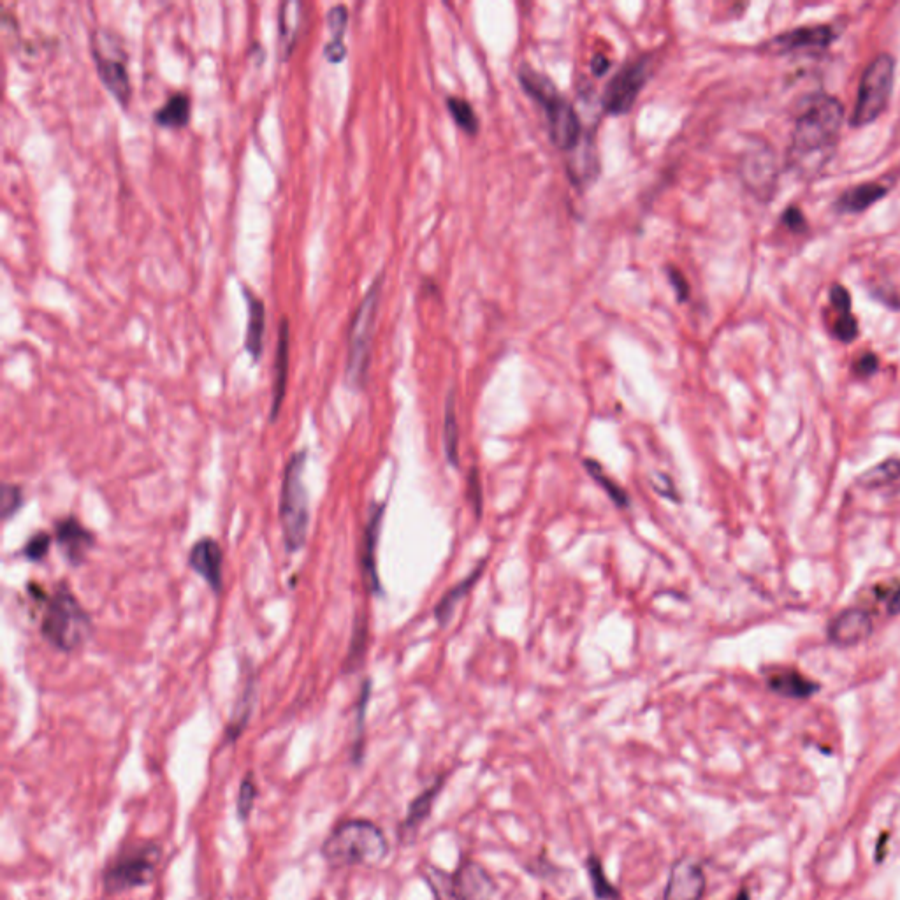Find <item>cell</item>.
<instances>
[{"mask_svg": "<svg viewBox=\"0 0 900 900\" xmlns=\"http://www.w3.org/2000/svg\"><path fill=\"white\" fill-rule=\"evenodd\" d=\"M421 876L428 883L429 890L433 893V899L461 900L458 892H456L452 872L443 871V869L433 864H424L422 865Z\"/></svg>", "mask_w": 900, "mask_h": 900, "instance_id": "cell-27", "label": "cell"}, {"mask_svg": "<svg viewBox=\"0 0 900 900\" xmlns=\"http://www.w3.org/2000/svg\"><path fill=\"white\" fill-rule=\"evenodd\" d=\"M770 690L786 698H809L818 693L820 686L795 670H783L769 677Z\"/></svg>", "mask_w": 900, "mask_h": 900, "instance_id": "cell-23", "label": "cell"}, {"mask_svg": "<svg viewBox=\"0 0 900 900\" xmlns=\"http://www.w3.org/2000/svg\"><path fill=\"white\" fill-rule=\"evenodd\" d=\"M876 368H878V359L872 354H867L857 363V371L860 375H872Z\"/></svg>", "mask_w": 900, "mask_h": 900, "instance_id": "cell-43", "label": "cell"}, {"mask_svg": "<svg viewBox=\"0 0 900 900\" xmlns=\"http://www.w3.org/2000/svg\"><path fill=\"white\" fill-rule=\"evenodd\" d=\"M705 888L707 878L700 862L690 857L677 858L668 872L663 900H702Z\"/></svg>", "mask_w": 900, "mask_h": 900, "instance_id": "cell-11", "label": "cell"}, {"mask_svg": "<svg viewBox=\"0 0 900 900\" xmlns=\"http://www.w3.org/2000/svg\"><path fill=\"white\" fill-rule=\"evenodd\" d=\"M22 505V489L18 486H13V484H4V487H2V507H0L4 519L15 516L16 512L22 509Z\"/></svg>", "mask_w": 900, "mask_h": 900, "instance_id": "cell-36", "label": "cell"}, {"mask_svg": "<svg viewBox=\"0 0 900 900\" xmlns=\"http://www.w3.org/2000/svg\"><path fill=\"white\" fill-rule=\"evenodd\" d=\"M609 67L610 62L609 60L605 59L603 55H596L595 59H593V62H591V71H593V74H595V76H602V74L607 73V71H609Z\"/></svg>", "mask_w": 900, "mask_h": 900, "instance_id": "cell-44", "label": "cell"}, {"mask_svg": "<svg viewBox=\"0 0 900 900\" xmlns=\"http://www.w3.org/2000/svg\"><path fill=\"white\" fill-rule=\"evenodd\" d=\"M832 39L834 34L828 27H804L777 37L774 44L781 46L783 50H800V48H823L832 43Z\"/></svg>", "mask_w": 900, "mask_h": 900, "instance_id": "cell-25", "label": "cell"}, {"mask_svg": "<svg viewBox=\"0 0 900 900\" xmlns=\"http://www.w3.org/2000/svg\"><path fill=\"white\" fill-rule=\"evenodd\" d=\"M858 333L857 320L851 317V313H841V317L837 320V326H835V334H837V338L841 340V342L850 343L855 340V336Z\"/></svg>", "mask_w": 900, "mask_h": 900, "instance_id": "cell-38", "label": "cell"}, {"mask_svg": "<svg viewBox=\"0 0 900 900\" xmlns=\"http://www.w3.org/2000/svg\"><path fill=\"white\" fill-rule=\"evenodd\" d=\"M734 900H749V893L746 890H742V892L737 893V897Z\"/></svg>", "mask_w": 900, "mask_h": 900, "instance_id": "cell-48", "label": "cell"}, {"mask_svg": "<svg viewBox=\"0 0 900 900\" xmlns=\"http://www.w3.org/2000/svg\"><path fill=\"white\" fill-rule=\"evenodd\" d=\"M784 218H786V222H788L790 227H800V225L804 224V218H802V215H800L797 210L788 211V213L784 215Z\"/></svg>", "mask_w": 900, "mask_h": 900, "instance_id": "cell-47", "label": "cell"}, {"mask_svg": "<svg viewBox=\"0 0 900 900\" xmlns=\"http://www.w3.org/2000/svg\"><path fill=\"white\" fill-rule=\"evenodd\" d=\"M92 59L102 85L117 99L122 108H129L132 97L129 57L122 39L108 29H97L92 34Z\"/></svg>", "mask_w": 900, "mask_h": 900, "instance_id": "cell-7", "label": "cell"}, {"mask_svg": "<svg viewBox=\"0 0 900 900\" xmlns=\"http://www.w3.org/2000/svg\"><path fill=\"white\" fill-rule=\"evenodd\" d=\"M364 640H366V630H364V626H359L356 630V635H354V640H352V649H350L349 653V661H347V665L345 668L347 670H356V660L357 658H361V654L364 651Z\"/></svg>", "mask_w": 900, "mask_h": 900, "instance_id": "cell-40", "label": "cell"}, {"mask_svg": "<svg viewBox=\"0 0 900 900\" xmlns=\"http://www.w3.org/2000/svg\"><path fill=\"white\" fill-rule=\"evenodd\" d=\"M472 477H473V484H472V482H470V487H473V491H475V493H473L472 500H473V503H475V512H477V516H479V514H480V489H479V480H477V473L473 472Z\"/></svg>", "mask_w": 900, "mask_h": 900, "instance_id": "cell-45", "label": "cell"}, {"mask_svg": "<svg viewBox=\"0 0 900 900\" xmlns=\"http://www.w3.org/2000/svg\"><path fill=\"white\" fill-rule=\"evenodd\" d=\"M874 632L869 612L862 609L842 610L828 625V640L839 647H853L862 644Z\"/></svg>", "mask_w": 900, "mask_h": 900, "instance_id": "cell-14", "label": "cell"}, {"mask_svg": "<svg viewBox=\"0 0 900 900\" xmlns=\"http://www.w3.org/2000/svg\"><path fill=\"white\" fill-rule=\"evenodd\" d=\"M41 633L51 646L62 653H73L87 642L92 621L87 610L67 586H59L48 598L41 621Z\"/></svg>", "mask_w": 900, "mask_h": 900, "instance_id": "cell-4", "label": "cell"}, {"mask_svg": "<svg viewBox=\"0 0 900 900\" xmlns=\"http://www.w3.org/2000/svg\"><path fill=\"white\" fill-rule=\"evenodd\" d=\"M349 25V9L345 6H333L327 11V27L331 32V41L324 46V57L331 64H340L347 57V44L343 37Z\"/></svg>", "mask_w": 900, "mask_h": 900, "instance_id": "cell-22", "label": "cell"}, {"mask_svg": "<svg viewBox=\"0 0 900 900\" xmlns=\"http://www.w3.org/2000/svg\"><path fill=\"white\" fill-rule=\"evenodd\" d=\"M742 180L749 189L765 196L772 190L776 183V166L769 152H763L762 148L753 150L744 155L741 166Z\"/></svg>", "mask_w": 900, "mask_h": 900, "instance_id": "cell-16", "label": "cell"}, {"mask_svg": "<svg viewBox=\"0 0 900 900\" xmlns=\"http://www.w3.org/2000/svg\"><path fill=\"white\" fill-rule=\"evenodd\" d=\"M289 320H280L278 326V343H276L275 384H273V403H271V421H276L280 408L284 405L289 377Z\"/></svg>", "mask_w": 900, "mask_h": 900, "instance_id": "cell-18", "label": "cell"}, {"mask_svg": "<svg viewBox=\"0 0 900 900\" xmlns=\"http://www.w3.org/2000/svg\"><path fill=\"white\" fill-rule=\"evenodd\" d=\"M480 574H482V567L477 568L468 579L459 582L456 588L450 589L449 593L443 596L442 602L438 603V607H436L435 610V616L436 619L440 621V625H445V623L449 621V617L452 616V612L456 609V605H458V602H461V598H465L466 593L473 588V584L477 582Z\"/></svg>", "mask_w": 900, "mask_h": 900, "instance_id": "cell-32", "label": "cell"}, {"mask_svg": "<svg viewBox=\"0 0 900 900\" xmlns=\"http://www.w3.org/2000/svg\"><path fill=\"white\" fill-rule=\"evenodd\" d=\"M830 298H832V303H834L835 308H837L839 312H850V294H848V291H846L844 287H841V285H835L834 289H832V294H830Z\"/></svg>", "mask_w": 900, "mask_h": 900, "instance_id": "cell-42", "label": "cell"}, {"mask_svg": "<svg viewBox=\"0 0 900 900\" xmlns=\"http://www.w3.org/2000/svg\"><path fill=\"white\" fill-rule=\"evenodd\" d=\"M447 108H449L450 115L454 118V122L458 124L459 129H463L470 136L477 134V131H479V118L475 115L470 102L465 101V99H459V97H449Z\"/></svg>", "mask_w": 900, "mask_h": 900, "instance_id": "cell-33", "label": "cell"}, {"mask_svg": "<svg viewBox=\"0 0 900 900\" xmlns=\"http://www.w3.org/2000/svg\"><path fill=\"white\" fill-rule=\"evenodd\" d=\"M885 194V187L876 185V183H865V185H860V187H855L850 192L842 194L839 199V208L846 211H862L879 201Z\"/></svg>", "mask_w": 900, "mask_h": 900, "instance_id": "cell-30", "label": "cell"}, {"mask_svg": "<svg viewBox=\"0 0 900 900\" xmlns=\"http://www.w3.org/2000/svg\"><path fill=\"white\" fill-rule=\"evenodd\" d=\"M254 702L255 681H250V683L245 686L243 693H241L240 700H238V704L234 707L231 721H229V725L225 728L227 742H234L241 734H243V730H245V726L248 725L250 716H252V711H254Z\"/></svg>", "mask_w": 900, "mask_h": 900, "instance_id": "cell-26", "label": "cell"}, {"mask_svg": "<svg viewBox=\"0 0 900 900\" xmlns=\"http://www.w3.org/2000/svg\"><path fill=\"white\" fill-rule=\"evenodd\" d=\"M255 800H257V783H255L254 774L248 772L247 776L243 777V781H241L238 802H236L238 816H240L241 821H248L250 814L254 811Z\"/></svg>", "mask_w": 900, "mask_h": 900, "instance_id": "cell-35", "label": "cell"}, {"mask_svg": "<svg viewBox=\"0 0 900 900\" xmlns=\"http://www.w3.org/2000/svg\"><path fill=\"white\" fill-rule=\"evenodd\" d=\"M667 273L668 278H670V284L674 285L675 292H677V296H679V301H684V299L688 298V294H690V285L686 282L683 273L674 268L668 269Z\"/></svg>", "mask_w": 900, "mask_h": 900, "instance_id": "cell-41", "label": "cell"}, {"mask_svg": "<svg viewBox=\"0 0 900 900\" xmlns=\"http://www.w3.org/2000/svg\"><path fill=\"white\" fill-rule=\"evenodd\" d=\"M888 614H892V616H899L900 614V588L893 593L890 602H888Z\"/></svg>", "mask_w": 900, "mask_h": 900, "instance_id": "cell-46", "label": "cell"}, {"mask_svg": "<svg viewBox=\"0 0 900 900\" xmlns=\"http://www.w3.org/2000/svg\"><path fill=\"white\" fill-rule=\"evenodd\" d=\"M899 479L900 459L890 458L862 473L858 477V486L864 487V489H879V487L888 486Z\"/></svg>", "mask_w": 900, "mask_h": 900, "instance_id": "cell-28", "label": "cell"}, {"mask_svg": "<svg viewBox=\"0 0 900 900\" xmlns=\"http://www.w3.org/2000/svg\"><path fill=\"white\" fill-rule=\"evenodd\" d=\"M382 519H384V505H378V507H375V510L371 512L370 521H368V526H366V531H364V577H366L368 586H370L375 593L380 591L375 554H377L378 537H380Z\"/></svg>", "mask_w": 900, "mask_h": 900, "instance_id": "cell-21", "label": "cell"}, {"mask_svg": "<svg viewBox=\"0 0 900 900\" xmlns=\"http://www.w3.org/2000/svg\"><path fill=\"white\" fill-rule=\"evenodd\" d=\"M190 111H192V102L190 97L183 92H176L171 95L164 106H160L153 113V120L160 127H169V129H183L190 122Z\"/></svg>", "mask_w": 900, "mask_h": 900, "instance_id": "cell-24", "label": "cell"}, {"mask_svg": "<svg viewBox=\"0 0 900 900\" xmlns=\"http://www.w3.org/2000/svg\"><path fill=\"white\" fill-rule=\"evenodd\" d=\"M454 876V885L461 900H494L498 886L484 865L472 858L461 860Z\"/></svg>", "mask_w": 900, "mask_h": 900, "instance_id": "cell-13", "label": "cell"}, {"mask_svg": "<svg viewBox=\"0 0 900 900\" xmlns=\"http://www.w3.org/2000/svg\"><path fill=\"white\" fill-rule=\"evenodd\" d=\"M584 465L588 468L589 475L598 482V486H602L603 491L609 494L610 500L614 501L617 507H626V505L630 503L628 494H626L621 487L617 486L614 480L607 477V473L603 472L602 466L598 465L596 461L586 459Z\"/></svg>", "mask_w": 900, "mask_h": 900, "instance_id": "cell-34", "label": "cell"}, {"mask_svg": "<svg viewBox=\"0 0 900 900\" xmlns=\"http://www.w3.org/2000/svg\"><path fill=\"white\" fill-rule=\"evenodd\" d=\"M382 287H384V271L378 273L377 278L373 280V284L364 294L354 317L350 320L349 356H347V368H345V378H347L350 389H363L368 380L371 345H373V336H375V327H377Z\"/></svg>", "mask_w": 900, "mask_h": 900, "instance_id": "cell-5", "label": "cell"}, {"mask_svg": "<svg viewBox=\"0 0 900 900\" xmlns=\"http://www.w3.org/2000/svg\"><path fill=\"white\" fill-rule=\"evenodd\" d=\"M368 698H370V681H366L364 684L363 693H361V700H359V709H357V734H359V742L356 744V760L361 758V751H363V746H361V742H363V726H364V714H366V705H368Z\"/></svg>", "mask_w": 900, "mask_h": 900, "instance_id": "cell-39", "label": "cell"}, {"mask_svg": "<svg viewBox=\"0 0 900 900\" xmlns=\"http://www.w3.org/2000/svg\"><path fill=\"white\" fill-rule=\"evenodd\" d=\"M162 858L159 844H141L113 858L102 874L104 890L117 895L150 885Z\"/></svg>", "mask_w": 900, "mask_h": 900, "instance_id": "cell-8", "label": "cell"}, {"mask_svg": "<svg viewBox=\"0 0 900 900\" xmlns=\"http://www.w3.org/2000/svg\"><path fill=\"white\" fill-rule=\"evenodd\" d=\"M55 537H57V544L62 547L66 558L73 565H80L87 556V552L94 547L92 533L87 528H83L74 517H67L57 524Z\"/></svg>", "mask_w": 900, "mask_h": 900, "instance_id": "cell-17", "label": "cell"}, {"mask_svg": "<svg viewBox=\"0 0 900 900\" xmlns=\"http://www.w3.org/2000/svg\"><path fill=\"white\" fill-rule=\"evenodd\" d=\"M893 76H895V62L890 55H879L878 59L872 60L860 81L851 124L855 127H864L874 122L885 111L888 99L892 95Z\"/></svg>", "mask_w": 900, "mask_h": 900, "instance_id": "cell-9", "label": "cell"}, {"mask_svg": "<svg viewBox=\"0 0 900 900\" xmlns=\"http://www.w3.org/2000/svg\"><path fill=\"white\" fill-rule=\"evenodd\" d=\"M651 60L639 59L623 67L610 80L603 94V108L609 115H626L639 97L640 90L646 85L651 74Z\"/></svg>", "mask_w": 900, "mask_h": 900, "instance_id": "cell-10", "label": "cell"}, {"mask_svg": "<svg viewBox=\"0 0 900 900\" xmlns=\"http://www.w3.org/2000/svg\"><path fill=\"white\" fill-rule=\"evenodd\" d=\"M306 452H296L285 466L282 493H280V523L284 533L285 549L298 552L308 538L310 524V500L305 486Z\"/></svg>", "mask_w": 900, "mask_h": 900, "instance_id": "cell-6", "label": "cell"}, {"mask_svg": "<svg viewBox=\"0 0 900 900\" xmlns=\"http://www.w3.org/2000/svg\"><path fill=\"white\" fill-rule=\"evenodd\" d=\"M443 449L450 465H459V428L456 417V403L454 394L450 392L447 407H445V422H443Z\"/></svg>", "mask_w": 900, "mask_h": 900, "instance_id": "cell-31", "label": "cell"}, {"mask_svg": "<svg viewBox=\"0 0 900 900\" xmlns=\"http://www.w3.org/2000/svg\"><path fill=\"white\" fill-rule=\"evenodd\" d=\"M519 81L523 85L524 92L544 108L552 145L563 152L577 148L581 141L582 125L574 106L559 94L558 88L554 87V83L547 76L538 74L531 67H521Z\"/></svg>", "mask_w": 900, "mask_h": 900, "instance_id": "cell-3", "label": "cell"}, {"mask_svg": "<svg viewBox=\"0 0 900 900\" xmlns=\"http://www.w3.org/2000/svg\"><path fill=\"white\" fill-rule=\"evenodd\" d=\"M447 783V776L435 777L433 783L428 784L417 797H415L407 809L405 820L401 821L400 830H398V839L405 846H412L417 841V835L421 832V827L428 821L429 816L433 813L436 799L440 797Z\"/></svg>", "mask_w": 900, "mask_h": 900, "instance_id": "cell-12", "label": "cell"}, {"mask_svg": "<svg viewBox=\"0 0 900 900\" xmlns=\"http://www.w3.org/2000/svg\"><path fill=\"white\" fill-rule=\"evenodd\" d=\"M51 537L48 533H37L25 545V558L30 561H41L50 551Z\"/></svg>", "mask_w": 900, "mask_h": 900, "instance_id": "cell-37", "label": "cell"}, {"mask_svg": "<svg viewBox=\"0 0 900 900\" xmlns=\"http://www.w3.org/2000/svg\"><path fill=\"white\" fill-rule=\"evenodd\" d=\"M248 305L247 338L245 349L252 356L255 363L261 359L264 352V333H266V305L261 298H257L254 292L245 289Z\"/></svg>", "mask_w": 900, "mask_h": 900, "instance_id": "cell-19", "label": "cell"}, {"mask_svg": "<svg viewBox=\"0 0 900 900\" xmlns=\"http://www.w3.org/2000/svg\"><path fill=\"white\" fill-rule=\"evenodd\" d=\"M322 857L329 867L345 869L356 865H378L389 855L384 830L370 820L340 823L322 844Z\"/></svg>", "mask_w": 900, "mask_h": 900, "instance_id": "cell-2", "label": "cell"}, {"mask_svg": "<svg viewBox=\"0 0 900 900\" xmlns=\"http://www.w3.org/2000/svg\"><path fill=\"white\" fill-rule=\"evenodd\" d=\"M301 8L303 4L298 0H287L280 6L278 15V44H280V59H291L292 51L298 41L299 25H301Z\"/></svg>", "mask_w": 900, "mask_h": 900, "instance_id": "cell-20", "label": "cell"}, {"mask_svg": "<svg viewBox=\"0 0 900 900\" xmlns=\"http://www.w3.org/2000/svg\"><path fill=\"white\" fill-rule=\"evenodd\" d=\"M844 109L841 102L828 95L807 99L793 129L790 162L800 171L818 167L828 159L841 132Z\"/></svg>", "mask_w": 900, "mask_h": 900, "instance_id": "cell-1", "label": "cell"}, {"mask_svg": "<svg viewBox=\"0 0 900 900\" xmlns=\"http://www.w3.org/2000/svg\"><path fill=\"white\" fill-rule=\"evenodd\" d=\"M586 871H588L589 883H591V890H593L596 900H619L621 897L619 890L607 878L600 857L589 855L586 858Z\"/></svg>", "mask_w": 900, "mask_h": 900, "instance_id": "cell-29", "label": "cell"}, {"mask_svg": "<svg viewBox=\"0 0 900 900\" xmlns=\"http://www.w3.org/2000/svg\"><path fill=\"white\" fill-rule=\"evenodd\" d=\"M189 565L197 575L208 582L213 591H220L224 584V551L213 538H203L190 549Z\"/></svg>", "mask_w": 900, "mask_h": 900, "instance_id": "cell-15", "label": "cell"}]
</instances>
